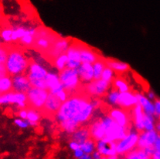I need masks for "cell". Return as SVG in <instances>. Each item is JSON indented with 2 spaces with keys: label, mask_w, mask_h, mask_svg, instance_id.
Instances as JSON below:
<instances>
[{
  "label": "cell",
  "mask_w": 160,
  "mask_h": 159,
  "mask_svg": "<svg viewBox=\"0 0 160 159\" xmlns=\"http://www.w3.org/2000/svg\"><path fill=\"white\" fill-rule=\"evenodd\" d=\"M90 103L91 100L88 94H75L71 96L67 101L62 104L56 114L57 120L60 123L68 120H73L77 122L78 118Z\"/></svg>",
  "instance_id": "obj_1"
},
{
  "label": "cell",
  "mask_w": 160,
  "mask_h": 159,
  "mask_svg": "<svg viewBox=\"0 0 160 159\" xmlns=\"http://www.w3.org/2000/svg\"><path fill=\"white\" fill-rule=\"evenodd\" d=\"M29 65V60L26 56L22 49L16 46H9V55L6 66V70L9 76L24 74L27 71Z\"/></svg>",
  "instance_id": "obj_2"
},
{
  "label": "cell",
  "mask_w": 160,
  "mask_h": 159,
  "mask_svg": "<svg viewBox=\"0 0 160 159\" xmlns=\"http://www.w3.org/2000/svg\"><path fill=\"white\" fill-rule=\"evenodd\" d=\"M59 78L63 85V89L69 93L70 96L73 92H76L79 89L81 81L78 75V69L66 68L59 74Z\"/></svg>",
  "instance_id": "obj_3"
},
{
  "label": "cell",
  "mask_w": 160,
  "mask_h": 159,
  "mask_svg": "<svg viewBox=\"0 0 160 159\" xmlns=\"http://www.w3.org/2000/svg\"><path fill=\"white\" fill-rule=\"evenodd\" d=\"M50 92L42 89L31 87L27 93L29 108L41 111L43 110Z\"/></svg>",
  "instance_id": "obj_4"
},
{
  "label": "cell",
  "mask_w": 160,
  "mask_h": 159,
  "mask_svg": "<svg viewBox=\"0 0 160 159\" xmlns=\"http://www.w3.org/2000/svg\"><path fill=\"white\" fill-rule=\"evenodd\" d=\"M113 120L109 116H105L100 120L94 121L90 126L91 137L95 142L102 141L104 138L108 128L113 123Z\"/></svg>",
  "instance_id": "obj_5"
},
{
  "label": "cell",
  "mask_w": 160,
  "mask_h": 159,
  "mask_svg": "<svg viewBox=\"0 0 160 159\" xmlns=\"http://www.w3.org/2000/svg\"><path fill=\"white\" fill-rule=\"evenodd\" d=\"M139 133L131 131L123 139L117 142L116 151L118 155H125L137 147Z\"/></svg>",
  "instance_id": "obj_6"
},
{
  "label": "cell",
  "mask_w": 160,
  "mask_h": 159,
  "mask_svg": "<svg viewBox=\"0 0 160 159\" xmlns=\"http://www.w3.org/2000/svg\"><path fill=\"white\" fill-rule=\"evenodd\" d=\"M131 131V128H122L117 124L115 121H113L110 127L108 128L105 137L103 139V141L108 142V143H111V142H116L117 143L118 142L123 139Z\"/></svg>",
  "instance_id": "obj_7"
},
{
  "label": "cell",
  "mask_w": 160,
  "mask_h": 159,
  "mask_svg": "<svg viewBox=\"0 0 160 159\" xmlns=\"http://www.w3.org/2000/svg\"><path fill=\"white\" fill-rule=\"evenodd\" d=\"M72 42L70 39L58 37L53 43L50 50L47 53L48 57L53 61L60 55L67 53Z\"/></svg>",
  "instance_id": "obj_8"
},
{
  "label": "cell",
  "mask_w": 160,
  "mask_h": 159,
  "mask_svg": "<svg viewBox=\"0 0 160 159\" xmlns=\"http://www.w3.org/2000/svg\"><path fill=\"white\" fill-rule=\"evenodd\" d=\"M110 83L100 80H94L85 86L84 89L88 96L91 97H101L105 94L111 86Z\"/></svg>",
  "instance_id": "obj_9"
},
{
  "label": "cell",
  "mask_w": 160,
  "mask_h": 159,
  "mask_svg": "<svg viewBox=\"0 0 160 159\" xmlns=\"http://www.w3.org/2000/svg\"><path fill=\"white\" fill-rule=\"evenodd\" d=\"M80 43L79 41H73L71 46L67 52L68 56V64L67 68L69 69H78L81 64V53H80Z\"/></svg>",
  "instance_id": "obj_10"
},
{
  "label": "cell",
  "mask_w": 160,
  "mask_h": 159,
  "mask_svg": "<svg viewBox=\"0 0 160 159\" xmlns=\"http://www.w3.org/2000/svg\"><path fill=\"white\" fill-rule=\"evenodd\" d=\"M108 116L121 127L125 128H131L132 118L125 110L119 109V108H112L109 111Z\"/></svg>",
  "instance_id": "obj_11"
},
{
  "label": "cell",
  "mask_w": 160,
  "mask_h": 159,
  "mask_svg": "<svg viewBox=\"0 0 160 159\" xmlns=\"http://www.w3.org/2000/svg\"><path fill=\"white\" fill-rule=\"evenodd\" d=\"M62 105V102L60 101L57 97V95L53 94H49L47 100L46 101L43 110L41 112L44 115H50V116H56L60 107Z\"/></svg>",
  "instance_id": "obj_12"
},
{
  "label": "cell",
  "mask_w": 160,
  "mask_h": 159,
  "mask_svg": "<svg viewBox=\"0 0 160 159\" xmlns=\"http://www.w3.org/2000/svg\"><path fill=\"white\" fill-rule=\"evenodd\" d=\"M80 53L81 64H94L101 57V55L97 53L96 50L83 43H80Z\"/></svg>",
  "instance_id": "obj_13"
},
{
  "label": "cell",
  "mask_w": 160,
  "mask_h": 159,
  "mask_svg": "<svg viewBox=\"0 0 160 159\" xmlns=\"http://www.w3.org/2000/svg\"><path fill=\"white\" fill-rule=\"evenodd\" d=\"M158 137H159V134L155 130L151 131H143L140 133L137 147L143 150L146 147H153Z\"/></svg>",
  "instance_id": "obj_14"
},
{
  "label": "cell",
  "mask_w": 160,
  "mask_h": 159,
  "mask_svg": "<svg viewBox=\"0 0 160 159\" xmlns=\"http://www.w3.org/2000/svg\"><path fill=\"white\" fill-rule=\"evenodd\" d=\"M58 37V34L53 33V32L48 37H37V38H35L32 47L38 51L47 53L52 47L53 43Z\"/></svg>",
  "instance_id": "obj_15"
},
{
  "label": "cell",
  "mask_w": 160,
  "mask_h": 159,
  "mask_svg": "<svg viewBox=\"0 0 160 159\" xmlns=\"http://www.w3.org/2000/svg\"><path fill=\"white\" fill-rule=\"evenodd\" d=\"M27 76L29 80L46 79L48 71L41 64L32 60H29V65L27 70Z\"/></svg>",
  "instance_id": "obj_16"
},
{
  "label": "cell",
  "mask_w": 160,
  "mask_h": 159,
  "mask_svg": "<svg viewBox=\"0 0 160 159\" xmlns=\"http://www.w3.org/2000/svg\"><path fill=\"white\" fill-rule=\"evenodd\" d=\"M31 87L32 86L27 74H20L12 77V89L14 92L27 94Z\"/></svg>",
  "instance_id": "obj_17"
},
{
  "label": "cell",
  "mask_w": 160,
  "mask_h": 159,
  "mask_svg": "<svg viewBox=\"0 0 160 159\" xmlns=\"http://www.w3.org/2000/svg\"><path fill=\"white\" fill-rule=\"evenodd\" d=\"M138 104V100L136 94L128 91L125 93H120L119 94L118 105L123 109H132Z\"/></svg>",
  "instance_id": "obj_18"
},
{
  "label": "cell",
  "mask_w": 160,
  "mask_h": 159,
  "mask_svg": "<svg viewBox=\"0 0 160 159\" xmlns=\"http://www.w3.org/2000/svg\"><path fill=\"white\" fill-rule=\"evenodd\" d=\"M116 142H106L104 141H98L96 142V151L104 157H112L118 155L116 151Z\"/></svg>",
  "instance_id": "obj_19"
},
{
  "label": "cell",
  "mask_w": 160,
  "mask_h": 159,
  "mask_svg": "<svg viewBox=\"0 0 160 159\" xmlns=\"http://www.w3.org/2000/svg\"><path fill=\"white\" fill-rule=\"evenodd\" d=\"M144 117L145 113L142 108L139 104L135 105L132 108V121L134 122L135 128L138 133H142L144 131Z\"/></svg>",
  "instance_id": "obj_20"
},
{
  "label": "cell",
  "mask_w": 160,
  "mask_h": 159,
  "mask_svg": "<svg viewBox=\"0 0 160 159\" xmlns=\"http://www.w3.org/2000/svg\"><path fill=\"white\" fill-rule=\"evenodd\" d=\"M46 82L47 84L48 91L50 94L56 95L60 90H63V87L60 82L59 75L54 73L48 72L46 77Z\"/></svg>",
  "instance_id": "obj_21"
},
{
  "label": "cell",
  "mask_w": 160,
  "mask_h": 159,
  "mask_svg": "<svg viewBox=\"0 0 160 159\" xmlns=\"http://www.w3.org/2000/svg\"><path fill=\"white\" fill-rule=\"evenodd\" d=\"M78 75L81 82L89 84L94 80V70L93 65L90 64H82L78 69Z\"/></svg>",
  "instance_id": "obj_22"
},
{
  "label": "cell",
  "mask_w": 160,
  "mask_h": 159,
  "mask_svg": "<svg viewBox=\"0 0 160 159\" xmlns=\"http://www.w3.org/2000/svg\"><path fill=\"white\" fill-rule=\"evenodd\" d=\"M137 97H138V104L141 105V107L142 108L144 113L146 114L151 115V116L156 117V111H155V106L154 104L150 100H148L145 95L142 94H136Z\"/></svg>",
  "instance_id": "obj_23"
},
{
  "label": "cell",
  "mask_w": 160,
  "mask_h": 159,
  "mask_svg": "<svg viewBox=\"0 0 160 159\" xmlns=\"http://www.w3.org/2000/svg\"><path fill=\"white\" fill-rule=\"evenodd\" d=\"M90 138H91V137L89 128L80 127L73 134H71V140L76 142L80 145L84 143L86 141H88Z\"/></svg>",
  "instance_id": "obj_24"
},
{
  "label": "cell",
  "mask_w": 160,
  "mask_h": 159,
  "mask_svg": "<svg viewBox=\"0 0 160 159\" xmlns=\"http://www.w3.org/2000/svg\"><path fill=\"white\" fill-rule=\"evenodd\" d=\"M105 63L107 66L110 67L112 70L116 71L117 73H125L130 70V66L128 64L116 60L105 59Z\"/></svg>",
  "instance_id": "obj_25"
},
{
  "label": "cell",
  "mask_w": 160,
  "mask_h": 159,
  "mask_svg": "<svg viewBox=\"0 0 160 159\" xmlns=\"http://www.w3.org/2000/svg\"><path fill=\"white\" fill-rule=\"evenodd\" d=\"M12 91H13V89L11 76L6 75L0 77V94H5Z\"/></svg>",
  "instance_id": "obj_26"
},
{
  "label": "cell",
  "mask_w": 160,
  "mask_h": 159,
  "mask_svg": "<svg viewBox=\"0 0 160 159\" xmlns=\"http://www.w3.org/2000/svg\"><path fill=\"white\" fill-rule=\"evenodd\" d=\"M93 65V70H94V80L102 79V73L104 68L106 67L105 59L101 56Z\"/></svg>",
  "instance_id": "obj_27"
},
{
  "label": "cell",
  "mask_w": 160,
  "mask_h": 159,
  "mask_svg": "<svg viewBox=\"0 0 160 159\" xmlns=\"http://www.w3.org/2000/svg\"><path fill=\"white\" fill-rule=\"evenodd\" d=\"M112 84L115 90H118L119 93H125V92L130 91L129 86L127 84L126 81L122 77H115V79L112 82Z\"/></svg>",
  "instance_id": "obj_28"
},
{
  "label": "cell",
  "mask_w": 160,
  "mask_h": 159,
  "mask_svg": "<svg viewBox=\"0 0 160 159\" xmlns=\"http://www.w3.org/2000/svg\"><path fill=\"white\" fill-rule=\"evenodd\" d=\"M60 126L63 131L68 134H73L80 127H81L79 124L75 122L73 120H68V121H63L60 123Z\"/></svg>",
  "instance_id": "obj_29"
},
{
  "label": "cell",
  "mask_w": 160,
  "mask_h": 159,
  "mask_svg": "<svg viewBox=\"0 0 160 159\" xmlns=\"http://www.w3.org/2000/svg\"><path fill=\"white\" fill-rule=\"evenodd\" d=\"M41 118V113H40L37 110L32 109V108H29L27 110V121H28L29 126H34L37 125L39 121Z\"/></svg>",
  "instance_id": "obj_30"
},
{
  "label": "cell",
  "mask_w": 160,
  "mask_h": 159,
  "mask_svg": "<svg viewBox=\"0 0 160 159\" xmlns=\"http://www.w3.org/2000/svg\"><path fill=\"white\" fill-rule=\"evenodd\" d=\"M124 159H151V157L147 155L144 150L136 147L131 152L125 155Z\"/></svg>",
  "instance_id": "obj_31"
},
{
  "label": "cell",
  "mask_w": 160,
  "mask_h": 159,
  "mask_svg": "<svg viewBox=\"0 0 160 159\" xmlns=\"http://www.w3.org/2000/svg\"><path fill=\"white\" fill-rule=\"evenodd\" d=\"M81 150L84 154L87 155H92L93 152L96 151V142L92 138L88 139L84 143L80 145Z\"/></svg>",
  "instance_id": "obj_32"
},
{
  "label": "cell",
  "mask_w": 160,
  "mask_h": 159,
  "mask_svg": "<svg viewBox=\"0 0 160 159\" xmlns=\"http://www.w3.org/2000/svg\"><path fill=\"white\" fill-rule=\"evenodd\" d=\"M68 60V56H67V54L65 53V54H62L60 55V56H59L58 57H57L53 62L55 67H56L60 72H61V71H63V70H65L67 68Z\"/></svg>",
  "instance_id": "obj_33"
},
{
  "label": "cell",
  "mask_w": 160,
  "mask_h": 159,
  "mask_svg": "<svg viewBox=\"0 0 160 159\" xmlns=\"http://www.w3.org/2000/svg\"><path fill=\"white\" fill-rule=\"evenodd\" d=\"M144 131H151L155 130V117L145 113L144 117Z\"/></svg>",
  "instance_id": "obj_34"
},
{
  "label": "cell",
  "mask_w": 160,
  "mask_h": 159,
  "mask_svg": "<svg viewBox=\"0 0 160 159\" xmlns=\"http://www.w3.org/2000/svg\"><path fill=\"white\" fill-rule=\"evenodd\" d=\"M28 29H26L24 27H16L14 30H12V41H17L20 40L27 33Z\"/></svg>",
  "instance_id": "obj_35"
},
{
  "label": "cell",
  "mask_w": 160,
  "mask_h": 159,
  "mask_svg": "<svg viewBox=\"0 0 160 159\" xmlns=\"http://www.w3.org/2000/svg\"><path fill=\"white\" fill-rule=\"evenodd\" d=\"M102 79L103 80L106 81V82H108L110 84H112L113 80L115 79V77H114V70H112L110 67L106 66V67L104 68V71L102 73Z\"/></svg>",
  "instance_id": "obj_36"
},
{
  "label": "cell",
  "mask_w": 160,
  "mask_h": 159,
  "mask_svg": "<svg viewBox=\"0 0 160 159\" xmlns=\"http://www.w3.org/2000/svg\"><path fill=\"white\" fill-rule=\"evenodd\" d=\"M9 45L2 44L0 46V64L5 65L9 55Z\"/></svg>",
  "instance_id": "obj_37"
},
{
  "label": "cell",
  "mask_w": 160,
  "mask_h": 159,
  "mask_svg": "<svg viewBox=\"0 0 160 159\" xmlns=\"http://www.w3.org/2000/svg\"><path fill=\"white\" fill-rule=\"evenodd\" d=\"M119 93L116 90H112L110 93L108 94L107 99L108 102L112 105H118V97H119Z\"/></svg>",
  "instance_id": "obj_38"
},
{
  "label": "cell",
  "mask_w": 160,
  "mask_h": 159,
  "mask_svg": "<svg viewBox=\"0 0 160 159\" xmlns=\"http://www.w3.org/2000/svg\"><path fill=\"white\" fill-rule=\"evenodd\" d=\"M20 43H22V45L26 46H32L34 44V41H35V36H31L29 32V29L27 30V33L20 40Z\"/></svg>",
  "instance_id": "obj_39"
},
{
  "label": "cell",
  "mask_w": 160,
  "mask_h": 159,
  "mask_svg": "<svg viewBox=\"0 0 160 159\" xmlns=\"http://www.w3.org/2000/svg\"><path fill=\"white\" fill-rule=\"evenodd\" d=\"M12 30L9 27L3 28V30H2L1 32H0V36L6 43H9V42L12 41Z\"/></svg>",
  "instance_id": "obj_40"
},
{
  "label": "cell",
  "mask_w": 160,
  "mask_h": 159,
  "mask_svg": "<svg viewBox=\"0 0 160 159\" xmlns=\"http://www.w3.org/2000/svg\"><path fill=\"white\" fill-rule=\"evenodd\" d=\"M56 95H57V97H58L59 100L62 102V104L64 103L65 101H67V100H68V99L71 97L69 94V93H68V91H66L64 89L62 90H60V91L59 92V93L57 94Z\"/></svg>",
  "instance_id": "obj_41"
},
{
  "label": "cell",
  "mask_w": 160,
  "mask_h": 159,
  "mask_svg": "<svg viewBox=\"0 0 160 159\" xmlns=\"http://www.w3.org/2000/svg\"><path fill=\"white\" fill-rule=\"evenodd\" d=\"M15 124L20 128H27L29 126V122L27 120H22V119H16L15 120Z\"/></svg>",
  "instance_id": "obj_42"
},
{
  "label": "cell",
  "mask_w": 160,
  "mask_h": 159,
  "mask_svg": "<svg viewBox=\"0 0 160 159\" xmlns=\"http://www.w3.org/2000/svg\"><path fill=\"white\" fill-rule=\"evenodd\" d=\"M155 111H156V116L160 118V98H156L154 102Z\"/></svg>",
  "instance_id": "obj_43"
},
{
  "label": "cell",
  "mask_w": 160,
  "mask_h": 159,
  "mask_svg": "<svg viewBox=\"0 0 160 159\" xmlns=\"http://www.w3.org/2000/svg\"><path fill=\"white\" fill-rule=\"evenodd\" d=\"M91 104L93 106L94 109H97V108H100V106L102 105V100H99L98 98H93L92 100H91Z\"/></svg>",
  "instance_id": "obj_44"
},
{
  "label": "cell",
  "mask_w": 160,
  "mask_h": 159,
  "mask_svg": "<svg viewBox=\"0 0 160 159\" xmlns=\"http://www.w3.org/2000/svg\"><path fill=\"white\" fill-rule=\"evenodd\" d=\"M69 147L71 150L73 151V152H75V151L78 150V149L81 148V147H80V144L78 143H77V142H74V141H71V142H70Z\"/></svg>",
  "instance_id": "obj_45"
},
{
  "label": "cell",
  "mask_w": 160,
  "mask_h": 159,
  "mask_svg": "<svg viewBox=\"0 0 160 159\" xmlns=\"http://www.w3.org/2000/svg\"><path fill=\"white\" fill-rule=\"evenodd\" d=\"M18 115L20 118V119L27 120V110L21 109L18 113Z\"/></svg>",
  "instance_id": "obj_46"
},
{
  "label": "cell",
  "mask_w": 160,
  "mask_h": 159,
  "mask_svg": "<svg viewBox=\"0 0 160 159\" xmlns=\"http://www.w3.org/2000/svg\"><path fill=\"white\" fill-rule=\"evenodd\" d=\"M84 155V152H83L81 148L78 149V150H76L75 152H73V155H74V158L77 159L81 158Z\"/></svg>",
  "instance_id": "obj_47"
},
{
  "label": "cell",
  "mask_w": 160,
  "mask_h": 159,
  "mask_svg": "<svg viewBox=\"0 0 160 159\" xmlns=\"http://www.w3.org/2000/svg\"><path fill=\"white\" fill-rule=\"evenodd\" d=\"M6 75H9L7 73V70H6V66L3 64H0V77Z\"/></svg>",
  "instance_id": "obj_48"
},
{
  "label": "cell",
  "mask_w": 160,
  "mask_h": 159,
  "mask_svg": "<svg viewBox=\"0 0 160 159\" xmlns=\"http://www.w3.org/2000/svg\"><path fill=\"white\" fill-rule=\"evenodd\" d=\"M91 157H92V159H103L104 156L101 153H99L98 151H94V152L91 155Z\"/></svg>",
  "instance_id": "obj_49"
},
{
  "label": "cell",
  "mask_w": 160,
  "mask_h": 159,
  "mask_svg": "<svg viewBox=\"0 0 160 159\" xmlns=\"http://www.w3.org/2000/svg\"><path fill=\"white\" fill-rule=\"evenodd\" d=\"M151 159H160V148L154 149V152L152 155Z\"/></svg>",
  "instance_id": "obj_50"
},
{
  "label": "cell",
  "mask_w": 160,
  "mask_h": 159,
  "mask_svg": "<svg viewBox=\"0 0 160 159\" xmlns=\"http://www.w3.org/2000/svg\"><path fill=\"white\" fill-rule=\"evenodd\" d=\"M147 98L150 100H156V95L155 94L153 93L152 91H148V94H147Z\"/></svg>",
  "instance_id": "obj_51"
},
{
  "label": "cell",
  "mask_w": 160,
  "mask_h": 159,
  "mask_svg": "<svg viewBox=\"0 0 160 159\" xmlns=\"http://www.w3.org/2000/svg\"><path fill=\"white\" fill-rule=\"evenodd\" d=\"M80 159H92V157H91V155H87V154H84L82 156V158Z\"/></svg>",
  "instance_id": "obj_52"
},
{
  "label": "cell",
  "mask_w": 160,
  "mask_h": 159,
  "mask_svg": "<svg viewBox=\"0 0 160 159\" xmlns=\"http://www.w3.org/2000/svg\"><path fill=\"white\" fill-rule=\"evenodd\" d=\"M108 159H118V156H112V157H108Z\"/></svg>",
  "instance_id": "obj_53"
},
{
  "label": "cell",
  "mask_w": 160,
  "mask_h": 159,
  "mask_svg": "<svg viewBox=\"0 0 160 159\" xmlns=\"http://www.w3.org/2000/svg\"><path fill=\"white\" fill-rule=\"evenodd\" d=\"M159 123H160V118H159Z\"/></svg>",
  "instance_id": "obj_54"
},
{
  "label": "cell",
  "mask_w": 160,
  "mask_h": 159,
  "mask_svg": "<svg viewBox=\"0 0 160 159\" xmlns=\"http://www.w3.org/2000/svg\"><path fill=\"white\" fill-rule=\"evenodd\" d=\"M2 46V43H0V46Z\"/></svg>",
  "instance_id": "obj_55"
},
{
  "label": "cell",
  "mask_w": 160,
  "mask_h": 159,
  "mask_svg": "<svg viewBox=\"0 0 160 159\" xmlns=\"http://www.w3.org/2000/svg\"><path fill=\"white\" fill-rule=\"evenodd\" d=\"M1 96H2V94H0V97H1Z\"/></svg>",
  "instance_id": "obj_56"
}]
</instances>
